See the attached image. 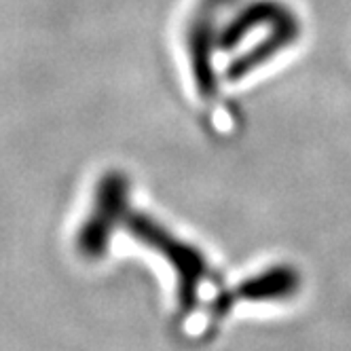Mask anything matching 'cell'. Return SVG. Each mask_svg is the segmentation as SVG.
<instances>
[{
  "mask_svg": "<svg viewBox=\"0 0 351 351\" xmlns=\"http://www.w3.org/2000/svg\"><path fill=\"white\" fill-rule=\"evenodd\" d=\"M300 36V21L298 17H290L286 21L275 23L273 28L265 30V34L254 43L252 47H247L245 51H241L237 58H233L224 70V77L231 83L243 81L252 72L269 64L273 58H278L282 51H286L288 47H292Z\"/></svg>",
  "mask_w": 351,
  "mask_h": 351,
  "instance_id": "5",
  "label": "cell"
},
{
  "mask_svg": "<svg viewBox=\"0 0 351 351\" xmlns=\"http://www.w3.org/2000/svg\"><path fill=\"white\" fill-rule=\"evenodd\" d=\"M218 11L210 5L197 0L193 7L191 19L184 26V47L186 58L193 74V83L197 93L204 99L212 97L218 89V77L214 56L218 51V23H216Z\"/></svg>",
  "mask_w": 351,
  "mask_h": 351,
  "instance_id": "3",
  "label": "cell"
},
{
  "mask_svg": "<svg viewBox=\"0 0 351 351\" xmlns=\"http://www.w3.org/2000/svg\"><path fill=\"white\" fill-rule=\"evenodd\" d=\"M128 231L140 239L144 245L157 250V252L173 267L178 275V303L184 313H189L197 305V292L204 278H208V261L199 250L173 233H169L161 222L150 218L144 212H132L125 218Z\"/></svg>",
  "mask_w": 351,
  "mask_h": 351,
  "instance_id": "1",
  "label": "cell"
},
{
  "mask_svg": "<svg viewBox=\"0 0 351 351\" xmlns=\"http://www.w3.org/2000/svg\"><path fill=\"white\" fill-rule=\"evenodd\" d=\"M300 286V275L294 267L278 265L263 271L256 278L243 282L233 296H222L216 305V315H224L235 300H273V298H288Z\"/></svg>",
  "mask_w": 351,
  "mask_h": 351,
  "instance_id": "6",
  "label": "cell"
},
{
  "mask_svg": "<svg viewBox=\"0 0 351 351\" xmlns=\"http://www.w3.org/2000/svg\"><path fill=\"white\" fill-rule=\"evenodd\" d=\"M130 214V178L119 169H108L99 176L93 191L89 216L83 220L77 245L87 258L106 254L108 243L121 222Z\"/></svg>",
  "mask_w": 351,
  "mask_h": 351,
  "instance_id": "2",
  "label": "cell"
},
{
  "mask_svg": "<svg viewBox=\"0 0 351 351\" xmlns=\"http://www.w3.org/2000/svg\"><path fill=\"white\" fill-rule=\"evenodd\" d=\"M202 3L210 5L212 9H216V11L220 13V11H224V9H227V7L235 5V3H237V0H202Z\"/></svg>",
  "mask_w": 351,
  "mask_h": 351,
  "instance_id": "7",
  "label": "cell"
},
{
  "mask_svg": "<svg viewBox=\"0 0 351 351\" xmlns=\"http://www.w3.org/2000/svg\"><path fill=\"white\" fill-rule=\"evenodd\" d=\"M294 15L282 0H250L218 28V51H233L250 34L269 30Z\"/></svg>",
  "mask_w": 351,
  "mask_h": 351,
  "instance_id": "4",
  "label": "cell"
}]
</instances>
